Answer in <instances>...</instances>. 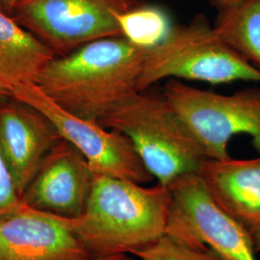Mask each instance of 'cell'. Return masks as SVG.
<instances>
[{
	"mask_svg": "<svg viewBox=\"0 0 260 260\" xmlns=\"http://www.w3.org/2000/svg\"><path fill=\"white\" fill-rule=\"evenodd\" d=\"M145 50L121 36L94 41L54 58L38 87L67 111L99 121L138 92Z\"/></svg>",
	"mask_w": 260,
	"mask_h": 260,
	"instance_id": "6da1fadb",
	"label": "cell"
},
{
	"mask_svg": "<svg viewBox=\"0 0 260 260\" xmlns=\"http://www.w3.org/2000/svg\"><path fill=\"white\" fill-rule=\"evenodd\" d=\"M171 204L168 186L93 174L83 212L69 222L93 257L133 254L166 234Z\"/></svg>",
	"mask_w": 260,
	"mask_h": 260,
	"instance_id": "7a4b0ae2",
	"label": "cell"
},
{
	"mask_svg": "<svg viewBox=\"0 0 260 260\" xmlns=\"http://www.w3.org/2000/svg\"><path fill=\"white\" fill-rule=\"evenodd\" d=\"M99 122L129 138L158 183L168 186L197 173L205 151L163 93L149 89L132 93Z\"/></svg>",
	"mask_w": 260,
	"mask_h": 260,
	"instance_id": "3957f363",
	"label": "cell"
},
{
	"mask_svg": "<svg viewBox=\"0 0 260 260\" xmlns=\"http://www.w3.org/2000/svg\"><path fill=\"white\" fill-rule=\"evenodd\" d=\"M165 79H185L219 85L260 83V71L230 47L204 15L173 26L158 46L146 48L138 91Z\"/></svg>",
	"mask_w": 260,
	"mask_h": 260,
	"instance_id": "277c9868",
	"label": "cell"
},
{
	"mask_svg": "<svg viewBox=\"0 0 260 260\" xmlns=\"http://www.w3.org/2000/svg\"><path fill=\"white\" fill-rule=\"evenodd\" d=\"M162 93L192 131L206 158L231 157L228 145L238 134L251 136L253 148L260 153L258 88L223 94L168 79Z\"/></svg>",
	"mask_w": 260,
	"mask_h": 260,
	"instance_id": "5b68a950",
	"label": "cell"
},
{
	"mask_svg": "<svg viewBox=\"0 0 260 260\" xmlns=\"http://www.w3.org/2000/svg\"><path fill=\"white\" fill-rule=\"evenodd\" d=\"M144 4L145 0H20L11 16L62 57L94 41L121 37L118 16Z\"/></svg>",
	"mask_w": 260,
	"mask_h": 260,
	"instance_id": "8992f818",
	"label": "cell"
},
{
	"mask_svg": "<svg viewBox=\"0 0 260 260\" xmlns=\"http://www.w3.org/2000/svg\"><path fill=\"white\" fill-rule=\"evenodd\" d=\"M168 187V236L192 248L208 247L224 260H257L250 231L214 202L198 173L180 176Z\"/></svg>",
	"mask_w": 260,
	"mask_h": 260,
	"instance_id": "52a82bcc",
	"label": "cell"
},
{
	"mask_svg": "<svg viewBox=\"0 0 260 260\" xmlns=\"http://www.w3.org/2000/svg\"><path fill=\"white\" fill-rule=\"evenodd\" d=\"M10 93L47 116L61 138L82 153L93 174L126 179L142 185L154 178L132 141L123 133L67 111L49 99L37 84L19 85L10 90Z\"/></svg>",
	"mask_w": 260,
	"mask_h": 260,
	"instance_id": "ba28073f",
	"label": "cell"
},
{
	"mask_svg": "<svg viewBox=\"0 0 260 260\" xmlns=\"http://www.w3.org/2000/svg\"><path fill=\"white\" fill-rule=\"evenodd\" d=\"M69 218L19 205L0 215V260H90Z\"/></svg>",
	"mask_w": 260,
	"mask_h": 260,
	"instance_id": "9c48e42d",
	"label": "cell"
},
{
	"mask_svg": "<svg viewBox=\"0 0 260 260\" xmlns=\"http://www.w3.org/2000/svg\"><path fill=\"white\" fill-rule=\"evenodd\" d=\"M62 140L35 107L11 95L0 99V152L20 200L44 159Z\"/></svg>",
	"mask_w": 260,
	"mask_h": 260,
	"instance_id": "30bf717a",
	"label": "cell"
},
{
	"mask_svg": "<svg viewBox=\"0 0 260 260\" xmlns=\"http://www.w3.org/2000/svg\"><path fill=\"white\" fill-rule=\"evenodd\" d=\"M93 175L82 153L62 140L44 159L21 201L47 213L78 217L83 212Z\"/></svg>",
	"mask_w": 260,
	"mask_h": 260,
	"instance_id": "8fae6325",
	"label": "cell"
},
{
	"mask_svg": "<svg viewBox=\"0 0 260 260\" xmlns=\"http://www.w3.org/2000/svg\"><path fill=\"white\" fill-rule=\"evenodd\" d=\"M197 173L225 213L248 230L260 224V156L205 158Z\"/></svg>",
	"mask_w": 260,
	"mask_h": 260,
	"instance_id": "7c38bea8",
	"label": "cell"
},
{
	"mask_svg": "<svg viewBox=\"0 0 260 260\" xmlns=\"http://www.w3.org/2000/svg\"><path fill=\"white\" fill-rule=\"evenodd\" d=\"M55 52L12 16L0 9V84L7 90L37 84Z\"/></svg>",
	"mask_w": 260,
	"mask_h": 260,
	"instance_id": "4fadbf2b",
	"label": "cell"
},
{
	"mask_svg": "<svg viewBox=\"0 0 260 260\" xmlns=\"http://www.w3.org/2000/svg\"><path fill=\"white\" fill-rule=\"evenodd\" d=\"M213 26L230 47L260 71V0L219 10Z\"/></svg>",
	"mask_w": 260,
	"mask_h": 260,
	"instance_id": "5bb4252c",
	"label": "cell"
},
{
	"mask_svg": "<svg viewBox=\"0 0 260 260\" xmlns=\"http://www.w3.org/2000/svg\"><path fill=\"white\" fill-rule=\"evenodd\" d=\"M121 36L136 47L151 48L167 38L172 24L167 14L156 6L142 5L118 16Z\"/></svg>",
	"mask_w": 260,
	"mask_h": 260,
	"instance_id": "9a60e30c",
	"label": "cell"
},
{
	"mask_svg": "<svg viewBox=\"0 0 260 260\" xmlns=\"http://www.w3.org/2000/svg\"><path fill=\"white\" fill-rule=\"evenodd\" d=\"M132 255L141 260H224L208 247L192 248L178 243L167 234Z\"/></svg>",
	"mask_w": 260,
	"mask_h": 260,
	"instance_id": "2e32d148",
	"label": "cell"
},
{
	"mask_svg": "<svg viewBox=\"0 0 260 260\" xmlns=\"http://www.w3.org/2000/svg\"><path fill=\"white\" fill-rule=\"evenodd\" d=\"M20 202L21 200L0 152V215L14 208Z\"/></svg>",
	"mask_w": 260,
	"mask_h": 260,
	"instance_id": "e0dca14e",
	"label": "cell"
},
{
	"mask_svg": "<svg viewBox=\"0 0 260 260\" xmlns=\"http://www.w3.org/2000/svg\"><path fill=\"white\" fill-rule=\"evenodd\" d=\"M212 1L218 9L222 10L239 5L248 0H212Z\"/></svg>",
	"mask_w": 260,
	"mask_h": 260,
	"instance_id": "ac0fdd59",
	"label": "cell"
},
{
	"mask_svg": "<svg viewBox=\"0 0 260 260\" xmlns=\"http://www.w3.org/2000/svg\"><path fill=\"white\" fill-rule=\"evenodd\" d=\"M251 234V238L253 242V247H254V251L256 252L260 251V224L255 225L253 228H251V230H249Z\"/></svg>",
	"mask_w": 260,
	"mask_h": 260,
	"instance_id": "d6986e66",
	"label": "cell"
},
{
	"mask_svg": "<svg viewBox=\"0 0 260 260\" xmlns=\"http://www.w3.org/2000/svg\"><path fill=\"white\" fill-rule=\"evenodd\" d=\"M19 1L20 0H0V8L11 16Z\"/></svg>",
	"mask_w": 260,
	"mask_h": 260,
	"instance_id": "ffe728a7",
	"label": "cell"
},
{
	"mask_svg": "<svg viewBox=\"0 0 260 260\" xmlns=\"http://www.w3.org/2000/svg\"><path fill=\"white\" fill-rule=\"evenodd\" d=\"M90 260H134V258L130 257L127 254H113V255H107V256H102V257H93Z\"/></svg>",
	"mask_w": 260,
	"mask_h": 260,
	"instance_id": "44dd1931",
	"label": "cell"
},
{
	"mask_svg": "<svg viewBox=\"0 0 260 260\" xmlns=\"http://www.w3.org/2000/svg\"><path fill=\"white\" fill-rule=\"evenodd\" d=\"M10 95H11V93H10L9 90H7L5 87H3L0 84V99L7 98V96H10Z\"/></svg>",
	"mask_w": 260,
	"mask_h": 260,
	"instance_id": "7402d4cb",
	"label": "cell"
},
{
	"mask_svg": "<svg viewBox=\"0 0 260 260\" xmlns=\"http://www.w3.org/2000/svg\"><path fill=\"white\" fill-rule=\"evenodd\" d=\"M0 9H1V8H0ZM1 10H2V9H1Z\"/></svg>",
	"mask_w": 260,
	"mask_h": 260,
	"instance_id": "603a6c76",
	"label": "cell"
}]
</instances>
